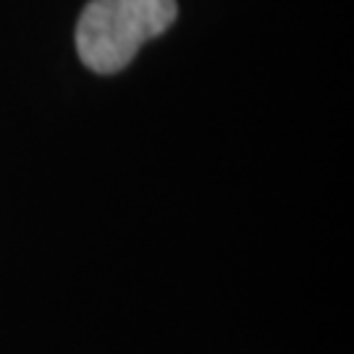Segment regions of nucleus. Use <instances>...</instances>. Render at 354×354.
I'll return each mask as SVG.
<instances>
[{"label": "nucleus", "instance_id": "f257e3e1", "mask_svg": "<svg viewBox=\"0 0 354 354\" xmlns=\"http://www.w3.org/2000/svg\"><path fill=\"white\" fill-rule=\"evenodd\" d=\"M176 16V0H92L76 24L79 58L95 74H118Z\"/></svg>", "mask_w": 354, "mask_h": 354}]
</instances>
